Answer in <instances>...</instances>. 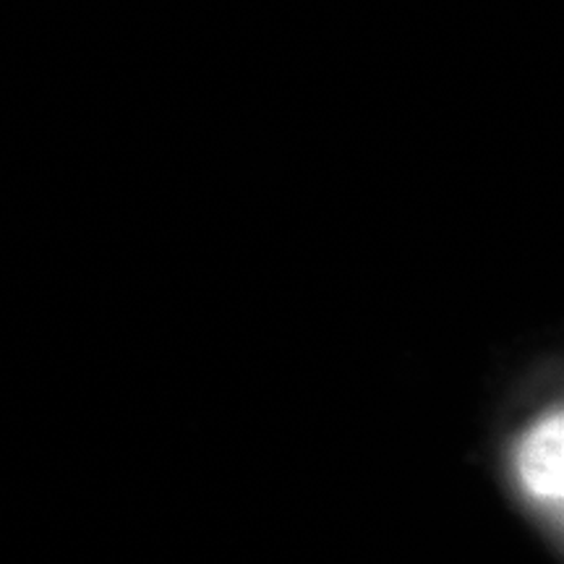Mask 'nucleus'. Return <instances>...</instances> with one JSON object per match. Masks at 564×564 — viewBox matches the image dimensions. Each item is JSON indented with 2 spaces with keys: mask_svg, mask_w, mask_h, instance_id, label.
<instances>
[{
  "mask_svg": "<svg viewBox=\"0 0 564 564\" xmlns=\"http://www.w3.org/2000/svg\"><path fill=\"white\" fill-rule=\"evenodd\" d=\"M510 474L525 502L564 535V403L520 429L510 444Z\"/></svg>",
  "mask_w": 564,
  "mask_h": 564,
  "instance_id": "obj_1",
  "label": "nucleus"
}]
</instances>
